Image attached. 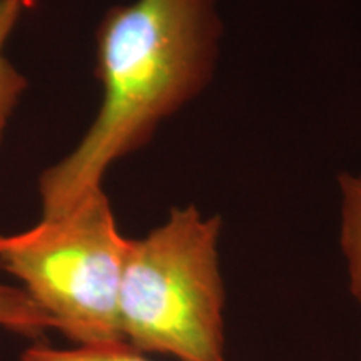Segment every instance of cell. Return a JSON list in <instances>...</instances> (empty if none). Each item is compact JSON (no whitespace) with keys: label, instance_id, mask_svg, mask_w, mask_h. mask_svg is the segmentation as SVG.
<instances>
[{"label":"cell","instance_id":"2","mask_svg":"<svg viewBox=\"0 0 361 361\" xmlns=\"http://www.w3.org/2000/svg\"><path fill=\"white\" fill-rule=\"evenodd\" d=\"M219 236V216L186 206L144 238H128L117 310L130 350L226 361Z\"/></svg>","mask_w":361,"mask_h":361},{"label":"cell","instance_id":"5","mask_svg":"<svg viewBox=\"0 0 361 361\" xmlns=\"http://www.w3.org/2000/svg\"><path fill=\"white\" fill-rule=\"evenodd\" d=\"M0 328L39 341L54 329V322L24 288L0 283Z\"/></svg>","mask_w":361,"mask_h":361},{"label":"cell","instance_id":"7","mask_svg":"<svg viewBox=\"0 0 361 361\" xmlns=\"http://www.w3.org/2000/svg\"><path fill=\"white\" fill-rule=\"evenodd\" d=\"M20 361H149L129 346H109V348H87L75 346L69 350H57L47 345H34L27 348Z\"/></svg>","mask_w":361,"mask_h":361},{"label":"cell","instance_id":"3","mask_svg":"<svg viewBox=\"0 0 361 361\" xmlns=\"http://www.w3.org/2000/svg\"><path fill=\"white\" fill-rule=\"evenodd\" d=\"M128 238L102 188L34 228L0 234V268L52 318L75 346H128L119 328V288Z\"/></svg>","mask_w":361,"mask_h":361},{"label":"cell","instance_id":"1","mask_svg":"<svg viewBox=\"0 0 361 361\" xmlns=\"http://www.w3.org/2000/svg\"><path fill=\"white\" fill-rule=\"evenodd\" d=\"M219 37L216 0H135L106 12L96 32L101 109L78 147L40 174L42 216L102 188L116 161L200 96L213 79Z\"/></svg>","mask_w":361,"mask_h":361},{"label":"cell","instance_id":"4","mask_svg":"<svg viewBox=\"0 0 361 361\" xmlns=\"http://www.w3.org/2000/svg\"><path fill=\"white\" fill-rule=\"evenodd\" d=\"M340 243L348 266L350 291L361 306V173L341 174Z\"/></svg>","mask_w":361,"mask_h":361},{"label":"cell","instance_id":"6","mask_svg":"<svg viewBox=\"0 0 361 361\" xmlns=\"http://www.w3.org/2000/svg\"><path fill=\"white\" fill-rule=\"evenodd\" d=\"M25 0H0V139L27 80L4 56V45L19 20Z\"/></svg>","mask_w":361,"mask_h":361}]
</instances>
